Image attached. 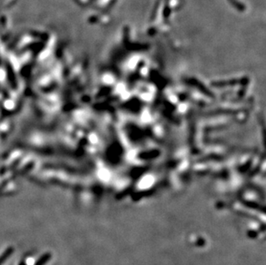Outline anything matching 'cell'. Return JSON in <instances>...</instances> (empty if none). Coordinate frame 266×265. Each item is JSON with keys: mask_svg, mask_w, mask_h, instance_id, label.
<instances>
[{"mask_svg": "<svg viewBox=\"0 0 266 265\" xmlns=\"http://www.w3.org/2000/svg\"><path fill=\"white\" fill-rule=\"evenodd\" d=\"M14 251V249L13 247H9L1 256H0V265H2L8 258L9 257V256L13 253Z\"/></svg>", "mask_w": 266, "mask_h": 265, "instance_id": "obj_1", "label": "cell"}, {"mask_svg": "<svg viewBox=\"0 0 266 265\" xmlns=\"http://www.w3.org/2000/svg\"><path fill=\"white\" fill-rule=\"evenodd\" d=\"M50 254H45L44 256H42L36 263V265H44L49 259H50Z\"/></svg>", "mask_w": 266, "mask_h": 265, "instance_id": "obj_2", "label": "cell"}]
</instances>
